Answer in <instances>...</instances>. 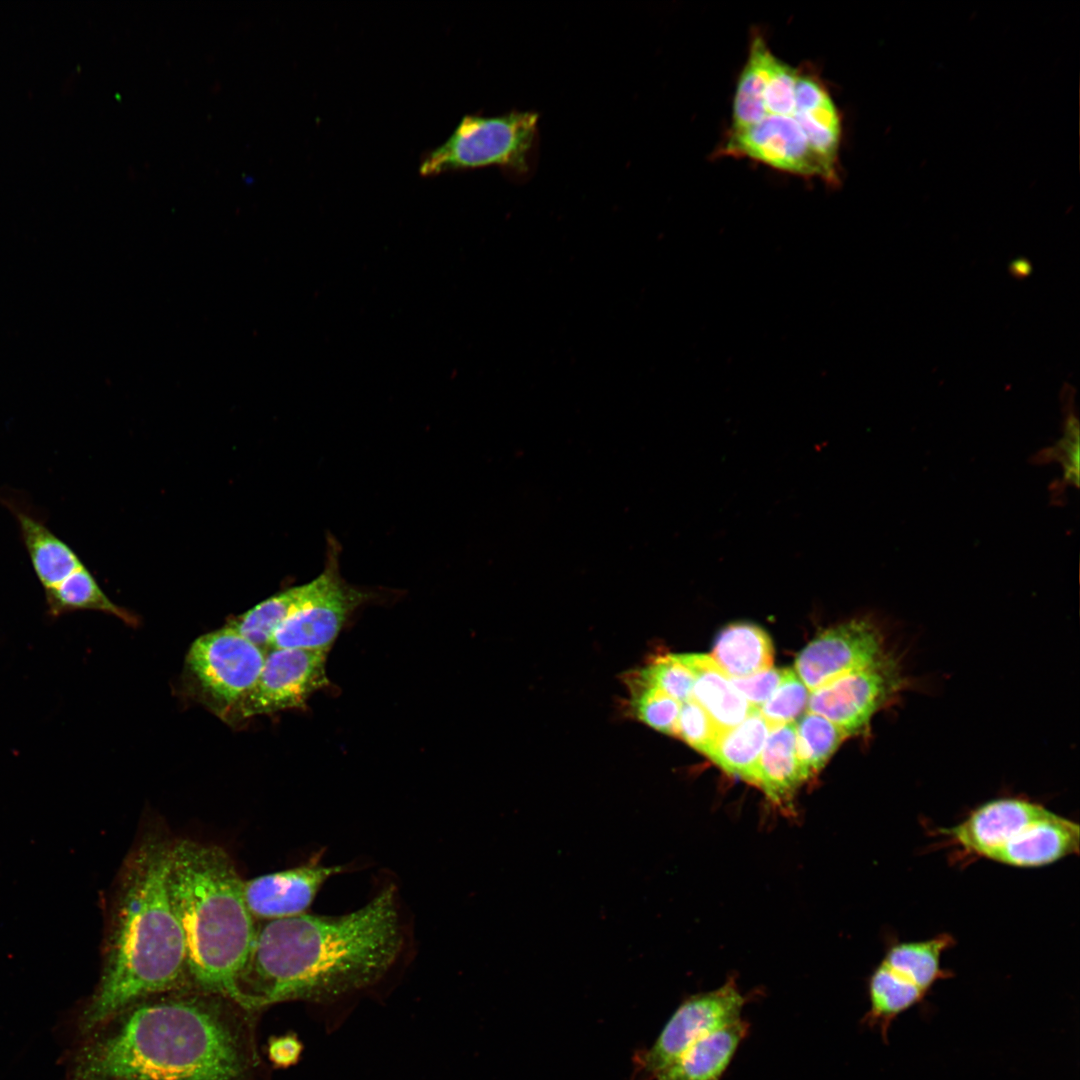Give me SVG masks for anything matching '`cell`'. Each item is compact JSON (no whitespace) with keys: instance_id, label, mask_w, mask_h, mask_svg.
Segmentation results:
<instances>
[{"instance_id":"27","label":"cell","mask_w":1080,"mask_h":1080,"mask_svg":"<svg viewBox=\"0 0 1080 1080\" xmlns=\"http://www.w3.org/2000/svg\"><path fill=\"white\" fill-rule=\"evenodd\" d=\"M633 716L651 728L674 736L681 703L630 675L625 678Z\"/></svg>"},{"instance_id":"11","label":"cell","mask_w":1080,"mask_h":1080,"mask_svg":"<svg viewBox=\"0 0 1080 1080\" xmlns=\"http://www.w3.org/2000/svg\"><path fill=\"white\" fill-rule=\"evenodd\" d=\"M745 1003L733 978L715 990L690 996L676 1009L651 1048L638 1056L640 1071L652 1079L699 1038L739 1020Z\"/></svg>"},{"instance_id":"24","label":"cell","mask_w":1080,"mask_h":1080,"mask_svg":"<svg viewBox=\"0 0 1080 1080\" xmlns=\"http://www.w3.org/2000/svg\"><path fill=\"white\" fill-rule=\"evenodd\" d=\"M775 59L764 37L760 32H754L736 84L731 131L749 127L767 115L764 94Z\"/></svg>"},{"instance_id":"32","label":"cell","mask_w":1080,"mask_h":1080,"mask_svg":"<svg viewBox=\"0 0 1080 1080\" xmlns=\"http://www.w3.org/2000/svg\"><path fill=\"white\" fill-rule=\"evenodd\" d=\"M784 672L785 669L771 667L746 677H730V680L746 701L759 709L777 688Z\"/></svg>"},{"instance_id":"6","label":"cell","mask_w":1080,"mask_h":1080,"mask_svg":"<svg viewBox=\"0 0 1080 1080\" xmlns=\"http://www.w3.org/2000/svg\"><path fill=\"white\" fill-rule=\"evenodd\" d=\"M267 651L228 624L191 645L185 672L199 698L220 716L235 714L256 683Z\"/></svg>"},{"instance_id":"28","label":"cell","mask_w":1080,"mask_h":1080,"mask_svg":"<svg viewBox=\"0 0 1080 1080\" xmlns=\"http://www.w3.org/2000/svg\"><path fill=\"white\" fill-rule=\"evenodd\" d=\"M629 675L680 703L691 696L693 675L681 661L678 654L653 657L643 667L629 673Z\"/></svg>"},{"instance_id":"12","label":"cell","mask_w":1080,"mask_h":1080,"mask_svg":"<svg viewBox=\"0 0 1080 1080\" xmlns=\"http://www.w3.org/2000/svg\"><path fill=\"white\" fill-rule=\"evenodd\" d=\"M880 629L869 619L834 625L798 654L794 671L811 692L885 654Z\"/></svg>"},{"instance_id":"17","label":"cell","mask_w":1080,"mask_h":1080,"mask_svg":"<svg viewBox=\"0 0 1080 1080\" xmlns=\"http://www.w3.org/2000/svg\"><path fill=\"white\" fill-rule=\"evenodd\" d=\"M748 1031L740 1018L704 1035L651 1080H721Z\"/></svg>"},{"instance_id":"22","label":"cell","mask_w":1080,"mask_h":1080,"mask_svg":"<svg viewBox=\"0 0 1080 1080\" xmlns=\"http://www.w3.org/2000/svg\"><path fill=\"white\" fill-rule=\"evenodd\" d=\"M769 731V724L755 709L719 735L708 757L727 773L756 785L758 761Z\"/></svg>"},{"instance_id":"15","label":"cell","mask_w":1080,"mask_h":1080,"mask_svg":"<svg viewBox=\"0 0 1080 1080\" xmlns=\"http://www.w3.org/2000/svg\"><path fill=\"white\" fill-rule=\"evenodd\" d=\"M795 108L792 117L804 132L812 149L839 171L842 120L833 99L816 70L808 64L797 67Z\"/></svg>"},{"instance_id":"7","label":"cell","mask_w":1080,"mask_h":1080,"mask_svg":"<svg viewBox=\"0 0 1080 1080\" xmlns=\"http://www.w3.org/2000/svg\"><path fill=\"white\" fill-rule=\"evenodd\" d=\"M900 663L887 652L809 693L807 712L821 715L848 736L869 729L873 715L903 688Z\"/></svg>"},{"instance_id":"33","label":"cell","mask_w":1080,"mask_h":1080,"mask_svg":"<svg viewBox=\"0 0 1080 1080\" xmlns=\"http://www.w3.org/2000/svg\"><path fill=\"white\" fill-rule=\"evenodd\" d=\"M1070 415L1065 423V432L1060 441L1059 453L1063 457L1065 480L1078 486L1079 450H1073V445H1079L1078 422Z\"/></svg>"},{"instance_id":"23","label":"cell","mask_w":1080,"mask_h":1080,"mask_svg":"<svg viewBox=\"0 0 1080 1080\" xmlns=\"http://www.w3.org/2000/svg\"><path fill=\"white\" fill-rule=\"evenodd\" d=\"M953 943V937L949 934L923 941L896 943L889 948L882 963L902 982L927 996L939 980L950 976L941 966V955Z\"/></svg>"},{"instance_id":"4","label":"cell","mask_w":1080,"mask_h":1080,"mask_svg":"<svg viewBox=\"0 0 1080 1080\" xmlns=\"http://www.w3.org/2000/svg\"><path fill=\"white\" fill-rule=\"evenodd\" d=\"M168 885L184 934L190 986L234 999L235 979L256 929L234 862L220 846L174 839Z\"/></svg>"},{"instance_id":"19","label":"cell","mask_w":1080,"mask_h":1080,"mask_svg":"<svg viewBox=\"0 0 1080 1080\" xmlns=\"http://www.w3.org/2000/svg\"><path fill=\"white\" fill-rule=\"evenodd\" d=\"M804 781L796 756V722L771 727L759 757L756 785L770 800L783 804Z\"/></svg>"},{"instance_id":"30","label":"cell","mask_w":1080,"mask_h":1080,"mask_svg":"<svg viewBox=\"0 0 1080 1080\" xmlns=\"http://www.w3.org/2000/svg\"><path fill=\"white\" fill-rule=\"evenodd\" d=\"M720 734L712 719L692 698L681 702L674 736L709 756Z\"/></svg>"},{"instance_id":"13","label":"cell","mask_w":1080,"mask_h":1080,"mask_svg":"<svg viewBox=\"0 0 1080 1080\" xmlns=\"http://www.w3.org/2000/svg\"><path fill=\"white\" fill-rule=\"evenodd\" d=\"M341 865H325L321 856L290 869L243 880L246 905L256 922L307 913L324 884L343 873Z\"/></svg>"},{"instance_id":"31","label":"cell","mask_w":1080,"mask_h":1080,"mask_svg":"<svg viewBox=\"0 0 1080 1080\" xmlns=\"http://www.w3.org/2000/svg\"><path fill=\"white\" fill-rule=\"evenodd\" d=\"M797 73V68L776 57L764 94L767 115H793Z\"/></svg>"},{"instance_id":"34","label":"cell","mask_w":1080,"mask_h":1080,"mask_svg":"<svg viewBox=\"0 0 1080 1080\" xmlns=\"http://www.w3.org/2000/svg\"><path fill=\"white\" fill-rule=\"evenodd\" d=\"M302 1046L293 1036H284L273 1039L269 1044V1057L278 1066L294 1064L300 1056Z\"/></svg>"},{"instance_id":"20","label":"cell","mask_w":1080,"mask_h":1080,"mask_svg":"<svg viewBox=\"0 0 1080 1080\" xmlns=\"http://www.w3.org/2000/svg\"><path fill=\"white\" fill-rule=\"evenodd\" d=\"M326 568L309 583L289 588L262 601L245 613L233 618L228 625L245 638L268 650L270 641L280 625L304 603L315 596L327 581Z\"/></svg>"},{"instance_id":"16","label":"cell","mask_w":1080,"mask_h":1080,"mask_svg":"<svg viewBox=\"0 0 1080 1080\" xmlns=\"http://www.w3.org/2000/svg\"><path fill=\"white\" fill-rule=\"evenodd\" d=\"M1079 825L1049 811L1026 826L990 860L1023 868L1041 867L1078 854Z\"/></svg>"},{"instance_id":"8","label":"cell","mask_w":1080,"mask_h":1080,"mask_svg":"<svg viewBox=\"0 0 1080 1080\" xmlns=\"http://www.w3.org/2000/svg\"><path fill=\"white\" fill-rule=\"evenodd\" d=\"M339 552L338 543L329 536L325 564L328 577L325 585L280 625L268 650H329L347 618L372 597L371 593L351 586L341 578Z\"/></svg>"},{"instance_id":"2","label":"cell","mask_w":1080,"mask_h":1080,"mask_svg":"<svg viewBox=\"0 0 1080 1080\" xmlns=\"http://www.w3.org/2000/svg\"><path fill=\"white\" fill-rule=\"evenodd\" d=\"M406 940L394 885L349 913L258 921L234 1000L258 1012L282 1002L350 996L380 982L400 960Z\"/></svg>"},{"instance_id":"10","label":"cell","mask_w":1080,"mask_h":1080,"mask_svg":"<svg viewBox=\"0 0 1080 1080\" xmlns=\"http://www.w3.org/2000/svg\"><path fill=\"white\" fill-rule=\"evenodd\" d=\"M327 649L272 648L262 671L234 715L240 719L304 706L327 686Z\"/></svg>"},{"instance_id":"1","label":"cell","mask_w":1080,"mask_h":1080,"mask_svg":"<svg viewBox=\"0 0 1080 1080\" xmlns=\"http://www.w3.org/2000/svg\"><path fill=\"white\" fill-rule=\"evenodd\" d=\"M256 1013L195 987L142 998L73 1041L66 1080H268Z\"/></svg>"},{"instance_id":"29","label":"cell","mask_w":1080,"mask_h":1080,"mask_svg":"<svg viewBox=\"0 0 1080 1080\" xmlns=\"http://www.w3.org/2000/svg\"><path fill=\"white\" fill-rule=\"evenodd\" d=\"M809 693L794 669L785 668L781 682L759 711L770 728L794 722L806 707Z\"/></svg>"},{"instance_id":"26","label":"cell","mask_w":1080,"mask_h":1080,"mask_svg":"<svg viewBox=\"0 0 1080 1080\" xmlns=\"http://www.w3.org/2000/svg\"><path fill=\"white\" fill-rule=\"evenodd\" d=\"M847 733L825 717L806 712L796 723V756L803 778L821 770Z\"/></svg>"},{"instance_id":"14","label":"cell","mask_w":1080,"mask_h":1080,"mask_svg":"<svg viewBox=\"0 0 1080 1080\" xmlns=\"http://www.w3.org/2000/svg\"><path fill=\"white\" fill-rule=\"evenodd\" d=\"M1050 810L1022 799H997L974 810L964 821L941 834L970 854L990 859L1026 826Z\"/></svg>"},{"instance_id":"3","label":"cell","mask_w":1080,"mask_h":1080,"mask_svg":"<svg viewBox=\"0 0 1080 1080\" xmlns=\"http://www.w3.org/2000/svg\"><path fill=\"white\" fill-rule=\"evenodd\" d=\"M173 839L143 835L121 869L100 984L73 1016V1041L142 998L189 982L184 934L168 885Z\"/></svg>"},{"instance_id":"18","label":"cell","mask_w":1080,"mask_h":1080,"mask_svg":"<svg viewBox=\"0 0 1080 1080\" xmlns=\"http://www.w3.org/2000/svg\"><path fill=\"white\" fill-rule=\"evenodd\" d=\"M678 655L693 675L690 698L708 714L721 733L737 726L756 709L710 656Z\"/></svg>"},{"instance_id":"25","label":"cell","mask_w":1080,"mask_h":1080,"mask_svg":"<svg viewBox=\"0 0 1080 1080\" xmlns=\"http://www.w3.org/2000/svg\"><path fill=\"white\" fill-rule=\"evenodd\" d=\"M45 599L51 617L76 610H95L113 614L128 624L136 623L133 615L104 593L85 565L59 586L45 591Z\"/></svg>"},{"instance_id":"5","label":"cell","mask_w":1080,"mask_h":1080,"mask_svg":"<svg viewBox=\"0 0 1080 1080\" xmlns=\"http://www.w3.org/2000/svg\"><path fill=\"white\" fill-rule=\"evenodd\" d=\"M538 119V114L531 111L487 117L466 115L444 143L424 156L419 172L435 176L493 165L526 172Z\"/></svg>"},{"instance_id":"9","label":"cell","mask_w":1080,"mask_h":1080,"mask_svg":"<svg viewBox=\"0 0 1080 1080\" xmlns=\"http://www.w3.org/2000/svg\"><path fill=\"white\" fill-rule=\"evenodd\" d=\"M716 154L749 158L793 175L819 178L831 186L840 183L839 171L812 149L792 116L766 115L749 127L729 130Z\"/></svg>"},{"instance_id":"21","label":"cell","mask_w":1080,"mask_h":1080,"mask_svg":"<svg viewBox=\"0 0 1080 1080\" xmlns=\"http://www.w3.org/2000/svg\"><path fill=\"white\" fill-rule=\"evenodd\" d=\"M773 646L760 627L737 623L725 627L717 636L711 658L729 677H746L769 669Z\"/></svg>"}]
</instances>
